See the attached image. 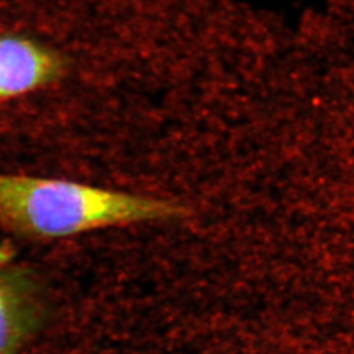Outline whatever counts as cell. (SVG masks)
<instances>
[{
  "label": "cell",
  "instance_id": "cell-1",
  "mask_svg": "<svg viewBox=\"0 0 354 354\" xmlns=\"http://www.w3.org/2000/svg\"><path fill=\"white\" fill-rule=\"evenodd\" d=\"M183 203L48 177L0 174V225L33 239H62L102 228L174 222Z\"/></svg>",
  "mask_w": 354,
  "mask_h": 354
},
{
  "label": "cell",
  "instance_id": "cell-2",
  "mask_svg": "<svg viewBox=\"0 0 354 354\" xmlns=\"http://www.w3.org/2000/svg\"><path fill=\"white\" fill-rule=\"evenodd\" d=\"M66 71L64 55L46 42L21 33L0 35V102L48 88Z\"/></svg>",
  "mask_w": 354,
  "mask_h": 354
},
{
  "label": "cell",
  "instance_id": "cell-3",
  "mask_svg": "<svg viewBox=\"0 0 354 354\" xmlns=\"http://www.w3.org/2000/svg\"><path fill=\"white\" fill-rule=\"evenodd\" d=\"M37 285L17 268L0 269V354H17L41 322Z\"/></svg>",
  "mask_w": 354,
  "mask_h": 354
}]
</instances>
